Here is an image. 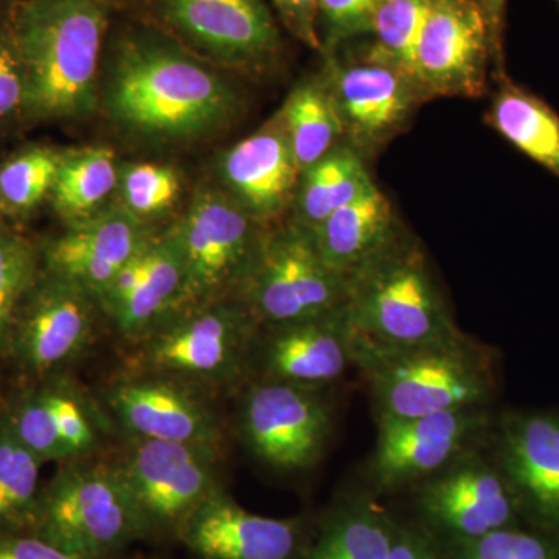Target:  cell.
Segmentation results:
<instances>
[{
  "instance_id": "cell-1",
  "label": "cell",
  "mask_w": 559,
  "mask_h": 559,
  "mask_svg": "<svg viewBox=\"0 0 559 559\" xmlns=\"http://www.w3.org/2000/svg\"><path fill=\"white\" fill-rule=\"evenodd\" d=\"M352 359L377 423L488 407L498 385L491 349L463 331L440 341L389 344L353 330Z\"/></svg>"
},
{
  "instance_id": "cell-2",
  "label": "cell",
  "mask_w": 559,
  "mask_h": 559,
  "mask_svg": "<svg viewBox=\"0 0 559 559\" xmlns=\"http://www.w3.org/2000/svg\"><path fill=\"white\" fill-rule=\"evenodd\" d=\"M106 27L103 0H27L14 25L13 49L25 76V108L72 119L94 109Z\"/></svg>"
},
{
  "instance_id": "cell-3",
  "label": "cell",
  "mask_w": 559,
  "mask_h": 559,
  "mask_svg": "<svg viewBox=\"0 0 559 559\" xmlns=\"http://www.w3.org/2000/svg\"><path fill=\"white\" fill-rule=\"evenodd\" d=\"M106 98L120 123L167 139L218 130L237 109L234 92L218 76L180 51L150 43L121 51Z\"/></svg>"
},
{
  "instance_id": "cell-4",
  "label": "cell",
  "mask_w": 559,
  "mask_h": 559,
  "mask_svg": "<svg viewBox=\"0 0 559 559\" xmlns=\"http://www.w3.org/2000/svg\"><path fill=\"white\" fill-rule=\"evenodd\" d=\"M260 329L237 299L173 312L131 342L128 371L164 374L207 392L245 388Z\"/></svg>"
},
{
  "instance_id": "cell-5",
  "label": "cell",
  "mask_w": 559,
  "mask_h": 559,
  "mask_svg": "<svg viewBox=\"0 0 559 559\" xmlns=\"http://www.w3.org/2000/svg\"><path fill=\"white\" fill-rule=\"evenodd\" d=\"M32 535L70 554L121 558L132 544L150 540L116 460L64 462L43 485Z\"/></svg>"
},
{
  "instance_id": "cell-6",
  "label": "cell",
  "mask_w": 559,
  "mask_h": 559,
  "mask_svg": "<svg viewBox=\"0 0 559 559\" xmlns=\"http://www.w3.org/2000/svg\"><path fill=\"white\" fill-rule=\"evenodd\" d=\"M353 330L389 344H419L460 333L428 257L401 237L348 283Z\"/></svg>"
},
{
  "instance_id": "cell-7",
  "label": "cell",
  "mask_w": 559,
  "mask_h": 559,
  "mask_svg": "<svg viewBox=\"0 0 559 559\" xmlns=\"http://www.w3.org/2000/svg\"><path fill=\"white\" fill-rule=\"evenodd\" d=\"M235 299L260 326H271L347 307L349 288L320 257L310 231L289 223L264 231Z\"/></svg>"
},
{
  "instance_id": "cell-8",
  "label": "cell",
  "mask_w": 559,
  "mask_h": 559,
  "mask_svg": "<svg viewBox=\"0 0 559 559\" xmlns=\"http://www.w3.org/2000/svg\"><path fill=\"white\" fill-rule=\"evenodd\" d=\"M235 200L202 191L189 212L171 229L183 261V286L175 310L204 307L237 297L264 231Z\"/></svg>"
},
{
  "instance_id": "cell-9",
  "label": "cell",
  "mask_w": 559,
  "mask_h": 559,
  "mask_svg": "<svg viewBox=\"0 0 559 559\" xmlns=\"http://www.w3.org/2000/svg\"><path fill=\"white\" fill-rule=\"evenodd\" d=\"M223 450L204 444L132 439L116 459L150 540H178L193 511L216 489Z\"/></svg>"
},
{
  "instance_id": "cell-10",
  "label": "cell",
  "mask_w": 559,
  "mask_h": 559,
  "mask_svg": "<svg viewBox=\"0 0 559 559\" xmlns=\"http://www.w3.org/2000/svg\"><path fill=\"white\" fill-rule=\"evenodd\" d=\"M238 433L250 454L283 473L320 462L334 428V407L325 388L250 380L237 407Z\"/></svg>"
},
{
  "instance_id": "cell-11",
  "label": "cell",
  "mask_w": 559,
  "mask_h": 559,
  "mask_svg": "<svg viewBox=\"0 0 559 559\" xmlns=\"http://www.w3.org/2000/svg\"><path fill=\"white\" fill-rule=\"evenodd\" d=\"M98 308L79 286L40 271L14 318L7 358L33 380L60 374L90 348Z\"/></svg>"
},
{
  "instance_id": "cell-12",
  "label": "cell",
  "mask_w": 559,
  "mask_h": 559,
  "mask_svg": "<svg viewBox=\"0 0 559 559\" xmlns=\"http://www.w3.org/2000/svg\"><path fill=\"white\" fill-rule=\"evenodd\" d=\"M378 439L367 477L378 491L415 487L487 439L488 407L439 412L378 421Z\"/></svg>"
},
{
  "instance_id": "cell-13",
  "label": "cell",
  "mask_w": 559,
  "mask_h": 559,
  "mask_svg": "<svg viewBox=\"0 0 559 559\" xmlns=\"http://www.w3.org/2000/svg\"><path fill=\"white\" fill-rule=\"evenodd\" d=\"M103 406L132 439L204 444L223 450L224 430L207 390L164 374L134 373L110 382Z\"/></svg>"
},
{
  "instance_id": "cell-14",
  "label": "cell",
  "mask_w": 559,
  "mask_h": 559,
  "mask_svg": "<svg viewBox=\"0 0 559 559\" xmlns=\"http://www.w3.org/2000/svg\"><path fill=\"white\" fill-rule=\"evenodd\" d=\"M488 25L476 0H433L415 50L414 83L423 97L481 95Z\"/></svg>"
},
{
  "instance_id": "cell-15",
  "label": "cell",
  "mask_w": 559,
  "mask_h": 559,
  "mask_svg": "<svg viewBox=\"0 0 559 559\" xmlns=\"http://www.w3.org/2000/svg\"><path fill=\"white\" fill-rule=\"evenodd\" d=\"M415 489L423 516L454 540L513 527L521 509L496 463L477 448L459 455Z\"/></svg>"
},
{
  "instance_id": "cell-16",
  "label": "cell",
  "mask_w": 559,
  "mask_h": 559,
  "mask_svg": "<svg viewBox=\"0 0 559 559\" xmlns=\"http://www.w3.org/2000/svg\"><path fill=\"white\" fill-rule=\"evenodd\" d=\"M3 412L17 439L43 463L94 455L110 423L75 382L61 374L22 390Z\"/></svg>"
},
{
  "instance_id": "cell-17",
  "label": "cell",
  "mask_w": 559,
  "mask_h": 559,
  "mask_svg": "<svg viewBox=\"0 0 559 559\" xmlns=\"http://www.w3.org/2000/svg\"><path fill=\"white\" fill-rule=\"evenodd\" d=\"M352 340L347 307L261 326L253 348L252 380L326 388L353 366Z\"/></svg>"
},
{
  "instance_id": "cell-18",
  "label": "cell",
  "mask_w": 559,
  "mask_h": 559,
  "mask_svg": "<svg viewBox=\"0 0 559 559\" xmlns=\"http://www.w3.org/2000/svg\"><path fill=\"white\" fill-rule=\"evenodd\" d=\"M178 543L198 559H300L310 539L304 521L250 513L221 487L193 511Z\"/></svg>"
},
{
  "instance_id": "cell-19",
  "label": "cell",
  "mask_w": 559,
  "mask_h": 559,
  "mask_svg": "<svg viewBox=\"0 0 559 559\" xmlns=\"http://www.w3.org/2000/svg\"><path fill=\"white\" fill-rule=\"evenodd\" d=\"M153 238L127 207L79 221L44 249V271L100 300L112 280Z\"/></svg>"
},
{
  "instance_id": "cell-20",
  "label": "cell",
  "mask_w": 559,
  "mask_h": 559,
  "mask_svg": "<svg viewBox=\"0 0 559 559\" xmlns=\"http://www.w3.org/2000/svg\"><path fill=\"white\" fill-rule=\"evenodd\" d=\"M492 462L520 506L559 527V415L521 412L492 421Z\"/></svg>"
},
{
  "instance_id": "cell-21",
  "label": "cell",
  "mask_w": 559,
  "mask_h": 559,
  "mask_svg": "<svg viewBox=\"0 0 559 559\" xmlns=\"http://www.w3.org/2000/svg\"><path fill=\"white\" fill-rule=\"evenodd\" d=\"M326 83L348 145L373 153L406 123L419 100L409 76L384 62L331 66Z\"/></svg>"
},
{
  "instance_id": "cell-22",
  "label": "cell",
  "mask_w": 559,
  "mask_h": 559,
  "mask_svg": "<svg viewBox=\"0 0 559 559\" xmlns=\"http://www.w3.org/2000/svg\"><path fill=\"white\" fill-rule=\"evenodd\" d=\"M167 10L176 28L221 60L250 64L277 49L266 0H168Z\"/></svg>"
},
{
  "instance_id": "cell-23",
  "label": "cell",
  "mask_w": 559,
  "mask_h": 559,
  "mask_svg": "<svg viewBox=\"0 0 559 559\" xmlns=\"http://www.w3.org/2000/svg\"><path fill=\"white\" fill-rule=\"evenodd\" d=\"M223 176L253 219L275 218L294 200L300 170L282 112L226 154Z\"/></svg>"
},
{
  "instance_id": "cell-24",
  "label": "cell",
  "mask_w": 559,
  "mask_h": 559,
  "mask_svg": "<svg viewBox=\"0 0 559 559\" xmlns=\"http://www.w3.org/2000/svg\"><path fill=\"white\" fill-rule=\"evenodd\" d=\"M310 234L323 261L347 283L401 237L392 204L374 183Z\"/></svg>"
},
{
  "instance_id": "cell-25",
  "label": "cell",
  "mask_w": 559,
  "mask_h": 559,
  "mask_svg": "<svg viewBox=\"0 0 559 559\" xmlns=\"http://www.w3.org/2000/svg\"><path fill=\"white\" fill-rule=\"evenodd\" d=\"M182 286V253L170 230L151 238L142 253L138 283L106 316L124 340L135 341L175 310Z\"/></svg>"
},
{
  "instance_id": "cell-26",
  "label": "cell",
  "mask_w": 559,
  "mask_h": 559,
  "mask_svg": "<svg viewBox=\"0 0 559 559\" xmlns=\"http://www.w3.org/2000/svg\"><path fill=\"white\" fill-rule=\"evenodd\" d=\"M294 193L296 212L290 223L311 231L336 210L352 204L373 186L359 151L340 143L318 164L301 173Z\"/></svg>"
},
{
  "instance_id": "cell-27",
  "label": "cell",
  "mask_w": 559,
  "mask_h": 559,
  "mask_svg": "<svg viewBox=\"0 0 559 559\" xmlns=\"http://www.w3.org/2000/svg\"><path fill=\"white\" fill-rule=\"evenodd\" d=\"M396 524L377 503L358 500L326 521L300 559H389Z\"/></svg>"
},
{
  "instance_id": "cell-28",
  "label": "cell",
  "mask_w": 559,
  "mask_h": 559,
  "mask_svg": "<svg viewBox=\"0 0 559 559\" xmlns=\"http://www.w3.org/2000/svg\"><path fill=\"white\" fill-rule=\"evenodd\" d=\"M489 120L518 150L559 179V117L546 103L509 84L496 95Z\"/></svg>"
},
{
  "instance_id": "cell-29",
  "label": "cell",
  "mask_w": 559,
  "mask_h": 559,
  "mask_svg": "<svg viewBox=\"0 0 559 559\" xmlns=\"http://www.w3.org/2000/svg\"><path fill=\"white\" fill-rule=\"evenodd\" d=\"M282 116L300 175L323 159L345 138L326 80L297 86L290 92Z\"/></svg>"
},
{
  "instance_id": "cell-30",
  "label": "cell",
  "mask_w": 559,
  "mask_h": 559,
  "mask_svg": "<svg viewBox=\"0 0 559 559\" xmlns=\"http://www.w3.org/2000/svg\"><path fill=\"white\" fill-rule=\"evenodd\" d=\"M43 460L14 433L0 412V535L32 533L40 488Z\"/></svg>"
},
{
  "instance_id": "cell-31",
  "label": "cell",
  "mask_w": 559,
  "mask_h": 559,
  "mask_svg": "<svg viewBox=\"0 0 559 559\" xmlns=\"http://www.w3.org/2000/svg\"><path fill=\"white\" fill-rule=\"evenodd\" d=\"M117 170L112 151H83L62 159L51 197L55 207L69 218L84 219L116 189Z\"/></svg>"
},
{
  "instance_id": "cell-32",
  "label": "cell",
  "mask_w": 559,
  "mask_h": 559,
  "mask_svg": "<svg viewBox=\"0 0 559 559\" xmlns=\"http://www.w3.org/2000/svg\"><path fill=\"white\" fill-rule=\"evenodd\" d=\"M432 2L382 0L371 21L370 32L374 33V46L369 60L392 66L414 81L415 50Z\"/></svg>"
},
{
  "instance_id": "cell-33",
  "label": "cell",
  "mask_w": 559,
  "mask_h": 559,
  "mask_svg": "<svg viewBox=\"0 0 559 559\" xmlns=\"http://www.w3.org/2000/svg\"><path fill=\"white\" fill-rule=\"evenodd\" d=\"M38 255L21 235L0 226V355L5 356L11 326L22 300L39 275Z\"/></svg>"
},
{
  "instance_id": "cell-34",
  "label": "cell",
  "mask_w": 559,
  "mask_h": 559,
  "mask_svg": "<svg viewBox=\"0 0 559 559\" xmlns=\"http://www.w3.org/2000/svg\"><path fill=\"white\" fill-rule=\"evenodd\" d=\"M61 157L50 150H31L0 168V202L11 209L27 210L38 204L51 189Z\"/></svg>"
},
{
  "instance_id": "cell-35",
  "label": "cell",
  "mask_w": 559,
  "mask_h": 559,
  "mask_svg": "<svg viewBox=\"0 0 559 559\" xmlns=\"http://www.w3.org/2000/svg\"><path fill=\"white\" fill-rule=\"evenodd\" d=\"M454 547L452 559H559L557 546L549 539L514 527L454 540Z\"/></svg>"
},
{
  "instance_id": "cell-36",
  "label": "cell",
  "mask_w": 559,
  "mask_h": 559,
  "mask_svg": "<svg viewBox=\"0 0 559 559\" xmlns=\"http://www.w3.org/2000/svg\"><path fill=\"white\" fill-rule=\"evenodd\" d=\"M121 190L124 207L143 219L170 207L178 198L179 179L178 175L167 167L134 165L124 173Z\"/></svg>"
},
{
  "instance_id": "cell-37",
  "label": "cell",
  "mask_w": 559,
  "mask_h": 559,
  "mask_svg": "<svg viewBox=\"0 0 559 559\" xmlns=\"http://www.w3.org/2000/svg\"><path fill=\"white\" fill-rule=\"evenodd\" d=\"M381 3L382 0H320L319 17L325 25L330 43L370 32L371 21Z\"/></svg>"
},
{
  "instance_id": "cell-38",
  "label": "cell",
  "mask_w": 559,
  "mask_h": 559,
  "mask_svg": "<svg viewBox=\"0 0 559 559\" xmlns=\"http://www.w3.org/2000/svg\"><path fill=\"white\" fill-rule=\"evenodd\" d=\"M25 105V76L13 47L0 44V119Z\"/></svg>"
},
{
  "instance_id": "cell-39",
  "label": "cell",
  "mask_w": 559,
  "mask_h": 559,
  "mask_svg": "<svg viewBox=\"0 0 559 559\" xmlns=\"http://www.w3.org/2000/svg\"><path fill=\"white\" fill-rule=\"evenodd\" d=\"M0 559H100L83 557V555L70 554L60 547L51 546L47 540L32 535V533H20V535H0ZM109 559H128L109 558Z\"/></svg>"
},
{
  "instance_id": "cell-40",
  "label": "cell",
  "mask_w": 559,
  "mask_h": 559,
  "mask_svg": "<svg viewBox=\"0 0 559 559\" xmlns=\"http://www.w3.org/2000/svg\"><path fill=\"white\" fill-rule=\"evenodd\" d=\"M389 559H452L426 530L396 524Z\"/></svg>"
},
{
  "instance_id": "cell-41",
  "label": "cell",
  "mask_w": 559,
  "mask_h": 559,
  "mask_svg": "<svg viewBox=\"0 0 559 559\" xmlns=\"http://www.w3.org/2000/svg\"><path fill=\"white\" fill-rule=\"evenodd\" d=\"M290 31L307 40L312 47H319L318 21L320 0H272Z\"/></svg>"
},
{
  "instance_id": "cell-42",
  "label": "cell",
  "mask_w": 559,
  "mask_h": 559,
  "mask_svg": "<svg viewBox=\"0 0 559 559\" xmlns=\"http://www.w3.org/2000/svg\"><path fill=\"white\" fill-rule=\"evenodd\" d=\"M479 2L485 14H487L489 24H491L492 27H498L506 0H479Z\"/></svg>"
},
{
  "instance_id": "cell-43",
  "label": "cell",
  "mask_w": 559,
  "mask_h": 559,
  "mask_svg": "<svg viewBox=\"0 0 559 559\" xmlns=\"http://www.w3.org/2000/svg\"><path fill=\"white\" fill-rule=\"evenodd\" d=\"M558 2H559V0H558Z\"/></svg>"
},
{
  "instance_id": "cell-44",
  "label": "cell",
  "mask_w": 559,
  "mask_h": 559,
  "mask_svg": "<svg viewBox=\"0 0 559 559\" xmlns=\"http://www.w3.org/2000/svg\"><path fill=\"white\" fill-rule=\"evenodd\" d=\"M0 412H2V411H0Z\"/></svg>"
}]
</instances>
